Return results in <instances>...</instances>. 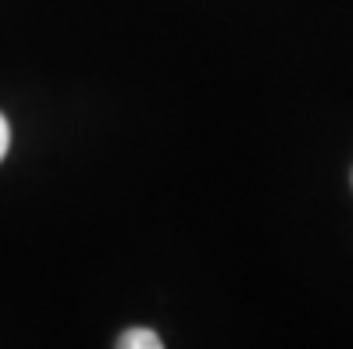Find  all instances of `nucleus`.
<instances>
[{
  "label": "nucleus",
  "instance_id": "obj_1",
  "mask_svg": "<svg viewBox=\"0 0 353 349\" xmlns=\"http://www.w3.org/2000/svg\"><path fill=\"white\" fill-rule=\"evenodd\" d=\"M114 349H164V342L157 339V332H150V328H129V332L118 339Z\"/></svg>",
  "mask_w": 353,
  "mask_h": 349
},
{
  "label": "nucleus",
  "instance_id": "obj_2",
  "mask_svg": "<svg viewBox=\"0 0 353 349\" xmlns=\"http://www.w3.org/2000/svg\"><path fill=\"white\" fill-rule=\"evenodd\" d=\"M8 150H11V125H8V118L0 114V160L8 157Z\"/></svg>",
  "mask_w": 353,
  "mask_h": 349
}]
</instances>
